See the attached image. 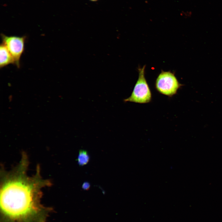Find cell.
<instances>
[{"label": "cell", "mask_w": 222, "mask_h": 222, "mask_svg": "<svg viewBox=\"0 0 222 222\" xmlns=\"http://www.w3.org/2000/svg\"><path fill=\"white\" fill-rule=\"evenodd\" d=\"M28 165L21 162L1 173L0 222H46L51 209L41 203V189L50 183L42 178L39 169L29 176Z\"/></svg>", "instance_id": "6da1fadb"}, {"label": "cell", "mask_w": 222, "mask_h": 222, "mask_svg": "<svg viewBox=\"0 0 222 222\" xmlns=\"http://www.w3.org/2000/svg\"><path fill=\"white\" fill-rule=\"evenodd\" d=\"M90 187V183L87 182H84L82 185V188L85 190H89Z\"/></svg>", "instance_id": "52a82bcc"}, {"label": "cell", "mask_w": 222, "mask_h": 222, "mask_svg": "<svg viewBox=\"0 0 222 222\" xmlns=\"http://www.w3.org/2000/svg\"><path fill=\"white\" fill-rule=\"evenodd\" d=\"M89 155L86 150L82 149L79 150L76 159L79 166H82L86 165L89 162Z\"/></svg>", "instance_id": "8992f818"}, {"label": "cell", "mask_w": 222, "mask_h": 222, "mask_svg": "<svg viewBox=\"0 0 222 222\" xmlns=\"http://www.w3.org/2000/svg\"><path fill=\"white\" fill-rule=\"evenodd\" d=\"M3 43L6 47L13 57L15 64L19 68L21 56L24 50L26 37L8 36L1 35Z\"/></svg>", "instance_id": "277c9868"}, {"label": "cell", "mask_w": 222, "mask_h": 222, "mask_svg": "<svg viewBox=\"0 0 222 222\" xmlns=\"http://www.w3.org/2000/svg\"><path fill=\"white\" fill-rule=\"evenodd\" d=\"M0 67L3 68L10 64H15L14 60L6 46L3 43L0 46Z\"/></svg>", "instance_id": "5b68a950"}, {"label": "cell", "mask_w": 222, "mask_h": 222, "mask_svg": "<svg viewBox=\"0 0 222 222\" xmlns=\"http://www.w3.org/2000/svg\"><path fill=\"white\" fill-rule=\"evenodd\" d=\"M145 66L138 69V77L131 95L124 100L140 104L148 103L152 99L151 92L145 76Z\"/></svg>", "instance_id": "7a4b0ae2"}, {"label": "cell", "mask_w": 222, "mask_h": 222, "mask_svg": "<svg viewBox=\"0 0 222 222\" xmlns=\"http://www.w3.org/2000/svg\"><path fill=\"white\" fill-rule=\"evenodd\" d=\"M182 85L175 75L169 71H162L158 75L155 83L156 90L161 94L169 97L176 94Z\"/></svg>", "instance_id": "3957f363"}, {"label": "cell", "mask_w": 222, "mask_h": 222, "mask_svg": "<svg viewBox=\"0 0 222 222\" xmlns=\"http://www.w3.org/2000/svg\"><path fill=\"white\" fill-rule=\"evenodd\" d=\"M90 1H92V2H96L98 0H89Z\"/></svg>", "instance_id": "ba28073f"}]
</instances>
